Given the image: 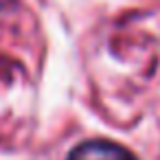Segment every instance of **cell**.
<instances>
[{
    "label": "cell",
    "instance_id": "6da1fadb",
    "mask_svg": "<svg viewBox=\"0 0 160 160\" xmlns=\"http://www.w3.org/2000/svg\"><path fill=\"white\" fill-rule=\"evenodd\" d=\"M68 160H136L132 151H127L125 147L116 145V142H108V140H90L79 145Z\"/></svg>",
    "mask_w": 160,
    "mask_h": 160
}]
</instances>
